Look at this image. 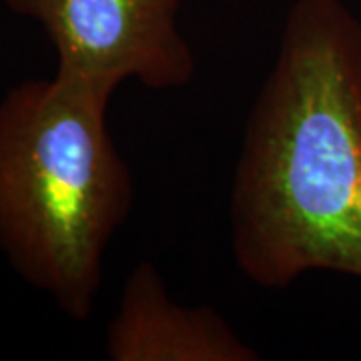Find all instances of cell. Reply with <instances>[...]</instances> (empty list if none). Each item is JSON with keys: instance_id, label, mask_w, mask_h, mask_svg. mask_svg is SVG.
<instances>
[{"instance_id": "cell-2", "label": "cell", "mask_w": 361, "mask_h": 361, "mask_svg": "<svg viewBox=\"0 0 361 361\" xmlns=\"http://www.w3.org/2000/svg\"><path fill=\"white\" fill-rule=\"evenodd\" d=\"M106 97L54 75L0 99V251L75 322L89 319L104 253L135 201Z\"/></svg>"}, {"instance_id": "cell-4", "label": "cell", "mask_w": 361, "mask_h": 361, "mask_svg": "<svg viewBox=\"0 0 361 361\" xmlns=\"http://www.w3.org/2000/svg\"><path fill=\"white\" fill-rule=\"evenodd\" d=\"M113 361H255L259 353L211 307H183L149 261L130 271L106 327Z\"/></svg>"}, {"instance_id": "cell-3", "label": "cell", "mask_w": 361, "mask_h": 361, "mask_svg": "<svg viewBox=\"0 0 361 361\" xmlns=\"http://www.w3.org/2000/svg\"><path fill=\"white\" fill-rule=\"evenodd\" d=\"M39 23L56 75L113 97L125 80L153 90L187 87L197 59L179 28L183 0H2Z\"/></svg>"}, {"instance_id": "cell-1", "label": "cell", "mask_w": 361, "mask_h": 361, "mask_svg": "<svg viewBox=\"0 0 361 361\" xmlns=\"http://www.w3.org/2000/svg\"><path fill=\"white\" fill-rule=\"evenodd\" d=\"M233 257L251 283L311 271L361 279V18L295 0L247 118L233 177Z\"/></svg>"}]
</instances>
